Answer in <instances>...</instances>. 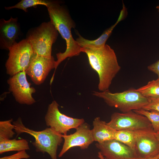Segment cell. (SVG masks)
<instances>
[{
    "mask_svg": "<svg viewBox=\"0 0 159 159\" xmlns=\"http://www.w3.org/2000/svg\"><path fill=\"white\" fill-rule=\"evenodd\" d=\"M50 19L62 38L66 41V49L63 53L56 54L55 71L59 64L68 57L79 55L81 47L73 38L71 30L75 27L76 24L67 10L61 6L59 1H50L46 6Z\"/></svg>",
    "mask_w": 159,
    "mask_h": 159,
    "instance_id": "obj_1",
    "label": "cell"
},
{
    "mask_svg": "<svg viewBox=\"0 0 159 159\" xmlns=\"http://www.w3.org/2000/svg\"><path fill=\"white\" fill-rule=\"evenodd\" d=\"M80 51L87 54L90 66L98 74L99 90H108L113 80L121 69L114 50L106 44L97 49L81 47Z\"/></svg>",
    "mask_w": 159,
    "mask_h": 159,
    "instance_id": "obj_2",
    "label": "cell"
},
{
    "mask_svg": "<svg viewBox=\"0 0 159 159\" xmlns=\"http://www.w3.org/2000/svg\"><path fill=\"white\" fill-rule=\"evenodd\" d=\"M17 136L25 133L33 136L35 140L32 144L36 151L43 153H47L51 159H57V151L58 147L62 143L63 138L60 134L50 127L40 131L30 129L23 124L21 119L19 118L13 122Z\"/></svg>",
    "mask_w": 159,
    "mask_h": 159,
    "instance_id": "obj_3",
    "label": "cell"
},
{
    "mask_svg": "<svg viewBox=\"0 0 159 159\" xmlns=\"http://www.w3.org/2000/svg\"><path fill=\"white\" fill-rule=\"evenodd\" d=\"M92 94L102 99L108 105L118 109L122 112L142 109L149 102L148 98L133 88L114 93L109 90L102 92L94 91Z\"/></svg>",
    "mask_w": 159,
    "mask_h": 159,
    "instance_id": "obj_4",
    "label": "cell"
},
{
    "mask_svg": "<svg viewBox=\"0 0 159 159\" xmlns=\"http://www.w3.org/2000/svg\"><path fill=\"white\" fill-rule=\"evenodd\" d=\"M58 32L50 21L42 23L28 32L26 39L31 44L34 54L51 57L52 44L56 41Z\"/></svg>",
    "mask_w": 159,
    "mask_h": 159,
    "instance_id": "obj_5",
    "label": "cell"
},
{
    "mask_svg": "<svg viewBox=\"0 0 159 159\" xmlns=\"http://www.w3.org/2000/svg\"><path fill=\"white\" fill-rule=\"evenodd\" d=\"M9 51L5 64L7 73L12 76L26 71L34 54L30 43L26 39H23L15 43Z\"/></svg>",
    "mask_w": 159,
    "mask_h": 159,
    "instance_id": "obj_6",
    "label": "cell"
},
{
    "mask_svg": "<svg viewBox=\"0 0 159 159\" xmlns=\"http://www.w3.org/2000/svg\"><path fill=\"white\" fill-rule=\"evenodd\" d=\"M59 105L53 100L48 106L44 119L47 126L62 135L72 129H76L85 122L83 118H74L62 113L59 109Z\"/></svg>",
    "mask_w": 159,
    "mask_h": 159,
    "instance_id": "obj_7",
    "label": "cell"
},
{
    "mask_svg": "<svg viewBox=\"0 0 159 159\" xmlns=\"http://www.w3.org/2000/svg\"><path fill=\"white\" fill-rule=\"evenodd\" d=\"M107 124L116 130L135 131L152 128L150 122L145 117L133 111L114 112L111 116L110 121Z\"/></svg>",
    "mask_w": 159,
    "mask_h": 159,
    "instance_id": "obj_8",
    "label": "cell"
},
{
    "mask_svg": "<svg viewBox=\"0 0 159 159\" xmlns=\"http://www.w3.org/2000/svg\"><path fill=\"white\" fill-rule=\"evenodd\" d=\"M25 71L19 72L11 76L7 81L9 90L12 92L16 100L22 104L32 105L35 102L32 94L35 89L31 87L27 81Z\"/></svg>",
    "mask_w": 159,
    "mask_h": 159,
    "instance_id": "obj_9",
    "label": "cell"
},
{
    "mask_svg": "<svg viewBox=\"0 0 159 159\" xmlns=\"http://www.w3.org/2000/svg\"><path fill=\"white\" fill-rule=\"evenodd\" d=\"M135 152L138 156L145 158L157 156L159 154V141L153 128L134 131Z\"/></svg>",
    "mask_w": 159,
    "mask_h": 159,
    "instance_id": "obj_10",
    "label": "cell"
},
{
    "mask_svg": "<svg viewBox=\"0 0 159 159\" xmlns=\"http://www.w3.org/2000/svg\"><path fill=\"white\" fill-rule=\"evenodd\" d=\"M73 133L62 135L64 142L58 156L61 158L69 149L75 147L82 149L87 148L94 141L89 125L84 122L80 125Z\"/></svg>",
    "mask_w": 159,
    "mask_h": 159,
    "instance_id": "obj_11",
    "label": "cell"
},
{
    "mask_svg": "<svg viewBox=\"0 0 159 159\" xmlns=\"http://www.w3.org/2000/svg\"><path fill=\"white\" fill-rule=\"evenodd\" d=\"M54 57L40 56L34 53L29 66L25 72L36 85L42 83L50 71L55 68Z\"/></svg>",
    "mask_w": 159,
    "mask_h": 159,
    "instance_id": "obj_12",
    "label": "cell"
},
{
    "mask_svg": "<svg viewBox=\"0 0 159 159\" xmlns=\"http://www.w3.org/2000/svg\"><path fill=\"white\" fill-rule=\"evenodd\" d=\"M96 147L107 159H136L135 152L115 139L97 143Z\"/></svg>",
    "mask_w": 159,
    "mask_h": 159,
    "instance_id": "obj_13",
    "label": "cell"
},
{
    "mask_svg": "<svg viewBox=\"0 0 159 159\" xmlns=\"http://www.w3.org/2000/svg\"><path fill=\"white\" fill-rule=\"evenodd\" d=\"M20 28L17 18L11 16L8 20L0 21V48L9 50L16 43V40L20 33Z\"/></svg>",
    "mask_w": 159,
    "mask_h": 159,
    "instance_id": "obj_14",
    "label": "cell"
},
{
    "mask_svg": "<svg viewBox=\"0 0 159 159\" xmlns=\"http://www.w3.org/2000/svg\"><path fill=\"white\" fill-rule=\"evenodd\" d=\"M93 128L91 129L94 141L102 143L115 139L116 130L109 126L105 121L101 120L99 117H97L92 122Z\"/></svg>",
    "mask_w": 159,
    "mask_h": 159,
    "instance_id": "obj_15",
    "label": "cell"
},
{
    "mask_svg": "<svg viewBox=\"0 0 159 159\" xmlns=\"http://www.w3.org/2000/svg\"><path fill=\"white\" fill-rule=\"evenodd\" d=\"M118 24L116 22L114 24L105 31L98 38L94 40L86 39L82 36L78 32L76 34L78 36L76 41L81 47L91 49H97L104 46L106 42L110 35L113 30Z\"/></svg>",
    "mask_w": 159,
    "mask_h": 159,
    "instance_id": "obj_16",
    "label": "cell"
},
{
    "mask_svg": "<svg viewBox=\"0 0 159 159\" xmlns=\"http://www.w3.org/2000/svg\"><path fill=\"white\" fill-rule=\"evenodd\" d=\"M29 149L28 141L24 139H10L0 141L1 154L9 151L19 152Z\"/></svg>",
    "mask_w": 159,
    "mask_h": 159,
    "instance_id": "obj_17",
    "label": "cell"
},
{
    "mask_svg": "<svg viewBox=\"0 0 159 159\" xmlns=\"http://www.w3.org/2000/svg\"><path fill=\"white\" fill-rule=\"evenodd\" d=\"M136 90L147 98L159 97V78L149 81Z\"/></svg>",
    "mask_w": 159,
    "mask_h": 159,
    "instance_id": "obj_18",
    "label": "cell"
},
{
    "mask_svg": "<svg viewBox=\"0 0 159 159\" xmlns=\"http://www.w3.org/2000/svg\"><path fill=\"white\" fill-rule=\"evenodd\" d=\"M115 139L126 145L135 152L136 142L134 131L116 130Z\"/></svg>",
    "mask_w": 159,
    "mask_h": 159,
    "instance_id": "obj_19",
    "label": "cell"
},
{
    "mask_svg": "<svg viewBox=\"0 0 159 159\" xmlns=\"http://www.w3.org/2000/svg\"><path fill=\"white\" fill-rule=\"evenodd\" d=\"M50 1L44 0H22L15 5L5 7V9L9 10L13 9H18L23 10L27 12V9L32 7H35L38 5H43L47 6Z\"/></svg>",
    "mask_w": 159,
    "mask_h": 159,
    "instance_id": "obj_20",
    "label": "cell"
},
{
    "mask_svg": "<svg viewBox=\"0 0 159 159\" xmlns=\"http://www.w3.org/2000/svg\"><path fill=\"white\" fill-rule=\"evenodd\" d=\"M12 119L0 121V141L11 139L15 134Z\"/></svg>",
    "mask_w": 159,
    "mask_h": 159,
    "instance_id": "obj_21",
    "label": "cell"
},
{
    "mask_svg": "<svg viewBox=\"0 0 159 159\" xmlns=\"http://www.w3.org/2000/svg\"><path fill=\"white\" fill-rule=\"evenodd\" d=\"M133 111L145 117L150 122L155 132L159 131V112L155 111L147 110L143 109Z\"/></svg>",
    "mask_w": 159,
    "mask_h": 159,
    "instance_id": "obj_22",
    "label": "cell"
},
{
    "mask_svg": "<svg viewBox=\"0 0 159 159\" xmlns=\"http://www.w3.org/2000/svg\"><path fill=\"white\" fill-rule=\"evenodd\" d=\"M149 103L144 106L143 109L148 111H155L159 112V97L148 98Z\"/></svg>",
    "mask_w": 159,
    "mask_h": 159,
    "instance_id": "obj_23",
    "label": "cell"
},
{
    "mask_svg": "<svg viewBox=\"0 0 159 159\" xmlns=\"http://www.w3.org/2000/svg\"><path fill=\"white\" fill-rule=\"evenodd\" d=\"M30 157V155L26 153V150H23L18 152L10 155L1 157L0 159H28Z\"/></svg>",
    "mask_w": 159,
    "mask_h": 159,
    "instance_id": "obj_24",
    "label": "cell"
},
{
    "mask_svg": "<svg viewBox=\"0 0 159 159\" xmlns=\"http://www.w3.org/2000/svg\"><path fill=\"white\" fill-rule=\"evenodd\" d=\"M148 69L156 74L159 78V59L148 67Z\"/></svg>",
    "mask_w": 159,
    "mask_h": 159,
    "instance_id": "obj_25",
    "label": "cell"
},
{
    "mask_svg": "<svg viewBox=\"0 0 159 159\" xmlns=\"http://www.w3.org/2000/svg\"><path fill=\"white\" fill-rule=\"evenodd\" d=\"M127 14V9L123 2L122 8L120 11L119 17L116 22L118 24L121 21L123 20L126 17Z\"/></svg>",
    "mask_w": 159,
    "mask_h": 159,
    "instance_id": "obj_26",
    "label": "cell"
},
{
    "mask_svg": "<svg viewBox=\"0 0 159 159\" xmlns=\"http://www.w3.org/2000/svg\"><path fill=\"white\" fill-rule=\"evenodd\" d=\"M97 156L100 159H107L102 155L100 151L98 153Z\"/></svg>",
    "mask_w": 159,
    "mask_h": 159,
    "instance_id": "obj_27",
    "label": "cell"
},
{
    "mask_svg": "<svg viewBox=\"0 0 159 159\" xmlns=\"http://www.w3.org/2000/svg\"><path fill=\"white\" fill-rule=\"evenodd\" d=\"M136 159H159V158H158L157 156L153 158H142L139 157H138Z\"/></svg>",
    "mask_w": 159,
    "mask_h": 159,
    "instance_id": "obj_28",
    "label": "cell"
},
{
    "mask_svg": "<svg viewBox=\"0 0 159 159\" xmlns=\"http://www.w3.org/2000/svg\"><path fill=\"white\" fill-rule=\"evenodd\" d=\"M155 134L157 139L159 141V131L155 132Z\"/></svg>",
    "mask_w": 159,
    "mask_h": 159,
    "instance_id": "obj_29",
    "label": "cell"
},
{
    "mask_svg": "<svg viewBox=\"0 0 159 159\" xmlns=\"http://www.w3.org/2000/svg\"><path fill=\"white\" fill-rule=\"evenodd\" d=\"M156 8L159 13V4L156 6Z\"/></svg>",
    "mask_w": 159,
    "mask_h": 159,
    "instance_id": "obj_30",
    "label": "cell"
},
{
    "mask_svg": "<svg viewBox=\"0 0 159 159\" xmlns=\"http://www.w3.org/2000/svg\"><path fill=\"white\" fill-rule=\"evenodd\" d=\"M157 157H158V158H159V154L157 156Z\"/></svg>",
    "mask_w": 159,
    "mask_h": 159,
    "instance_id": "obj_31",
    "label": "cell"
},
{
    "mask_svg": "<svg viewBox=\"0 0 159 159\" xmlns=\"http://www.w3.org/2000/svg\"></svg>",
    "mask_w": 159,
    "mask_h": 159,
    "instance_id": "obj_32",
    "label": "cell"
}]
</instances>
